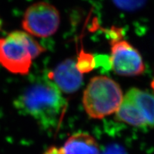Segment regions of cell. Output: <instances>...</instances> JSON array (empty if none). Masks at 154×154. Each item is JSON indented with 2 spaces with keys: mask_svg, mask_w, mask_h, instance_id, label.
Returning <instances> with one entry per match:
<instances>
[{
  "mask_svg": "<svg viewBox=\"0 0 154 154\" xmlns=\"http://www.w3.org/2000/svg\"><path fill=\"white\" fill-rule=\"evenodd\" d=\"M19 112L32 117L45 128L57 126L66 106L61 91L51 79L40 78L24 88L14 100Z\"/></svg>",
  "mask_w": 154,
  "mask_h": 154,
  "instance_id": "1",
  "label": "cell"
},
{
  "mask_svg": "<svg viewBox=\"0 0 154 154\" xmlns=\"http://www.w3.org/2000/svg\"><path fill=\"white\" fill-rule=\"evenodd\" d=\"M44 51L26 32L14 31L0 38V65L14 74H29L32 61Z\"/></svg>",
  "mask_w": 154,
  "mask_h": 154,
  "instance_id": "2",
  "label": "cell"
},
{
  "mask_svg": "<svg viewBox=\"0 0 154 154\" xmlns=\"http://www.w3.org/2000/svg\"><path fill=\"white\" fill-rule=\"evenodd\" d=\"M123 98L116 82L105 76H95L84 91L83 105L91 118L101 119L116 112Z\"/></svg>",
  "mask_w": 154,
  "mask_h": 154,
  "instance_id": "3",
  "label": "cell"
},
{
  "mask_svg": "<svg viewBox=\"0 0 154 154\" xmlns=\"http://www.w3.org/2000/svg\"><path fill=\"white\" fill-rule=\"evenodd\" d=\"M111 42V56L109 61L116 74L124 76L142 74L145 66L141 55L131 44L124 40L122 29L113 26L107 31Z\"/></svg>",
  "mask_w": 154,
  "mask_h": 154,
  "instance_id": "4",
  "label": "cell"
},
{
  "mask_svg": "<svg viewBox=\"0 0 154 154\" xmlns=\"http://www.w3.org/2000/svg\"><path fill=\"white\" fill-rule=\"evenodd\" d=\"M60 24V14L55 7L47 2H36L26 9L22 20L25 32L37 37L54 34Z\"/></svg>",
  "mask_w": 154,
  "mask_h": 154,
  "instance_id": "5",
  "label": "cell"
},
{
  "mask_svg": "<svg viewBox=\"0 0 154 154\" xmlns=\"http://www.w3.org/2000/svg\"><path fill=\"white\" fill-rule=\"evenodd\" d=\"M48 78L57 85L60 91L71 94L76 91L82 85L83 74L76 67V61L66 59L48 74Z\"/></svg>",
  "mask_w": 154,
  "mask_h": 154,
  "instance_id": "6",
  "label": "cell"
},
{
  "mask_svg": "<svg viewBox=\"0 0 154 154\" xmlns=\"http://www.w3.org/2000/svg\"><path fill=\"white\" fill-rule=\"evenodd\" d=\"M125 97L131 102L146 127H153L154 94L137 88H132L128 90Z\"/></svg>",
  "mask_w": 154,
  "mask_h": 154,
  "instance_id": "7",
  "label": "cell"
},
{
  "mask_svg": "<svg viewBox=\"0 0 154 154\" xmlns=\"http://www.w3.org/2000/svg\"><path fill=\"white\" fill-rule=\"evenodd\" d=\"M59 150L61 154H99L96 140L86 133H77L71 136Z\"/></svg>",
  "mask_w": 154,
  "mask_h": 154,
  "instance_id": "8",
  "label": "cell"
},
{
  "mask_svg": "<svg viewBox=\"0 0 154 154\" xmlns=\"http://www.w3.org/2000/svg\"><path fill=\"white\" fill-rule=\"evenodd\" d=\"M76 64L79 72L84 74L93 69L95 65V61L94 57L91 54L82 51L78 58V60L76 61Z\"/></svg>",
  "mask_w": 154,
  "mask_h": 154,
  "instance_id": "9",
  "label": "cell"
},
{
  "mask_svg": "<svg viewBox=\"0 0 154 154\" xmlns=\"http://www.w3.org/2000/svg\"><path fill=\"white\" fill-rule=\"evenodd\" d=\"M114 5L123 11H134L141 8L147 0H112Z\"/></svg>",
  "mask_w": 154,
  "mask_h": 154,
  "instance_id": "10",
  "label": "cell"
},
{
  "mask_svg": "<svg viewBox=\"0 0 154 154\" xmlns=\"http://www.w3.org/2000/svg\"><path fill=\"white\" fill-rule=\"evenodd\" d=\"M103 154H126L122 148L118 146H111L106 149Z\"/></svg>",
  "mask_w": 154,
  "mask_h": 154,
  "instance_id": "11",
  "label": "cell"
},
{
  "mask_svg": "<svg viewBox=\"0 0 154 154\" xmlns=\"http://www.w3.org/2000/svg\"><path fill=\"white\" fill-rule=\"evenodd\" d=\"M44 154H61V153L59 149H57L56 147H51L47 150Z\"/></svg>",
  "mask_w": 154,
  "mask_h": 154,
  "instance_id": "12",
  "label": "cell"
},
{
  "mask_svg": "<svg viewBox=\"0 0 154 154\" xmlns=\"http://www.w3.org/2000/svg\"><path fill=\"white\" fill-rule=\"evenodd\" d=\"M2 23L1 19H0V29H1V26H2Z\"/></svg>",
  "mask_w": 154,
  "mask_h": 154,
  "instance_id": "13",
  "label": "cell"
}]
</instances>
